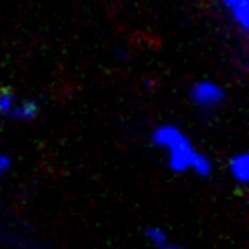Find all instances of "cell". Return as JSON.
<instances>
[{
	"mask_svg": "<svg viewBox=\"0 0 249 249\" xmlns=\"http://www.w3.org/2000/svg\"><path fill=\"white\" fill-rule=\"evenodd\" d=\"M149 143L166 159V167L173 174H193L200 179H210L215 162L210 154L198 149L190 133L176 123L164 121L154 124L149 132Z\"/></svg>",
	"mask_w": 249,
	"mask_h": 249,
	"instance_id": "cell-1",
	"label": "cell"
},
{
	"mask_svg": "<svg viewBox=\"0 0 249 249\" xmlns=\"http://www.w3.org/2000/svg\"><path fill=\"white\" fill-rule=\"evenodd\" d=\"M227 89L215 79H198L188 89V99L191 106L203 116L218 113L227 103Z\"/></svg>",
	"mask_w": 249,
	"mask_h": 249,
	"instance_id": "cell-2",
	"label": "cell"
},
{
	"mask_svg": "<svg viewBox=\"0 0 249 249\" xmlns=\"http://www.w3.org/2000/svg\"><path fill=\"white\" fill-rule=\"evenodd\" d=\"M41 114V104L35 97H18L14 107L9 113L7 121H18V123H31Z\"/></svg>",
	"mask_w": 249,
	"mask_h": 249,
	"instance_id": "cell-3",
	"label": "cell"
},
{
	"mask_svg": "<svg viewBox=\"0 0 249 249\" xmlns=\"http://www.w3.org/2000/svg\"><path fill=\"white\" fill-rule=\"evenodd\" d=\"M227 173L232 183L244 188L249 183V154L246 150L234 152L227 160Z\"/></svg>",
	"mask_w": 249,
	"mask_h": 249,
	"instance_id": "cell-4",
	"label": "cell"
},
{
	"mask_svg": "<svg viewBox=\"0 0 249 249\" xmlns=\"http://www.w3.org/2000/svg\"><path fill=\"white\" fill-rule=\"evenodd\" d=\"M143 239H145L147 244L152 246L154 249H160L166 242L171 241L166 229L160 227V225H156V224L147 225V227L143 229Z\"/></svg>",
	"mask_w": 249,
	"mask_h": 249,
	"instance_id": "cell-5",
	"label": "cell"
},
{
	"mask_svg": "<svg viewBox=\"0 0 249 249\" xmlns=\"http://www.w3.org/2000/svg\"><path fill=\"white\" fill-rule=\"evenodd\" d=\"M12 157L7 152H0V181H4L9 176V173L12 171Z\"/></svg>",
	"mask_w": 249,
	"mask_h": 249,
	"instance_id": "cell-6",
	"label": "cell"
},
{
	"mask_svg": "<svg viewBox=\"0 0 249 249\" xmlns=\"http://www.w3.org/2000/svg\"><path fill=\"white\" fill-rule=\"evenodd\" d=\"M220 2H222V5H224L225 9H229V11H231L232 7L242 4V2H248V0H220Z\"/></svg>",
	"mask_w": 249,
	"mask_h": 249,
	"instance_id": "cell-7",
	"label": "cell"
},
{
	"mask_svg": "<svg viewBox=\"0 0 249 249\" xmlns=\"http://www.w3.org/2000/svg\"><path fill=\"white\" fill-rule=\"evenodd\" d=\"M160 249H186V248H184L183 244H178V242H174L173 239H171V241L166 242V244H164Z\"/></svg>",
	"mask_w": 249,
	"mask_h": 249,
	"instance_id": "cell-8",
	"label": "cell"
}]
</instances>
